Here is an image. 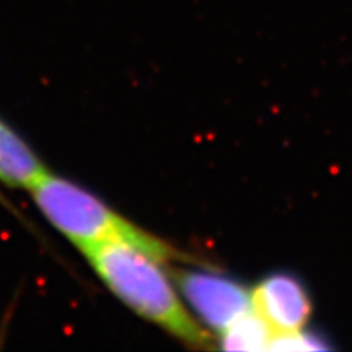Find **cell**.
Returning <instances> with one entry per match:
<instances>
[{
	"mask_svg": "<svg viewBox=\"0 0 352 352\" xmlns=\"http://www.w3.org/2000/svg\"><path fill=\"white\" fill-rule=\"evenodd\" d=\"M82 254L104 287L134 314L186 344H209L210 334L191 315L160 258L127 241H103Z\"/></svg>",
	"mask_w": 352,
	"mask_h": 352,
	"instance_id": "obj_1",
	"label": "cell"
},
{
	"mask_svg": "<svg viewBox=\"0 0 352 352\" xmlns=\"http://www.w3.org/2000/svg\"><path fill=\"white\" fill-rule=\"evenodd\" d=\"M25 191L44 220L80 253L103 241H127L165 263L179 256L165 240L135 226L82 184L50 168Z\"/></svg>",
	"mask_w": 352,
	"mask_h": 352,
	"instance_id": "obj_2",
	"label": "cell"
},
{
	"mask_svg": "<svg viewBox=\"0 0 352 352\" xmlns=\"http://www.w3.org/2000/svg\"><path fill=\"white\" fill-rule=\"evenodd\" d=\"M176 284L189 310L219 333L253 310L252 290L230 277L209 271H182Z\"/></svg>",
	"mask_w": 352,
	"mask_h": 352,
	"instance_id": "obj_3",
	"label": "cell"
},
{
	"mask_svg": "<svg viewBox=\"0 0 352 352\" xmlns=\"http://www.w3.org/2000/svg\"><path fill=\"white\" fill-rule=\"evenodd\" d=\"M253 310L274 334L302 331L311 316V300L297 277L271 274L252 290Z\"/></svg>",
	"mask_w": 352,
	"mask_h": 352,
	"instance_id": "obj_4",
	"label": "cell"
},
{
	"mask_svg": "<svg viewBox=\"0 0 352 352\" xmlns=\"http://www.w3.org/2000/svg\"><path fill=\"white\" fill-rule=\"evenodd\" d=\"M47 166L21 135L0 118V183L26 189Z\"/></svg>",
	"mask_w": 352,
	"mask_h": 352,
	"instance_id": "obj_5",
	"label": "cell"
},
{
	"mask_svg": "<svg viewBox=\"0 0 352 352\" xmlns=\"http://www.w3.org/2000/svg\"><path fill=\"white\" fill-rule=\"evenodd\" d=\"M274 331L254 310L241 315L220 331V347L226 351H270Z\"/></svg>",
	"mask_w": 352,
	"mask_h": 352,
	"instance_id": "obj_6",
	"label": "cell"
},
{
	"mask_svg": "<svg viewBox=\"0 0 352 352\" xmlns=\"http://www.w3.org/2000/svg\"><path fill=\"white\" fill-rule=\"evenodd\" d=\"M0 204H2V206H3V208H6V209L8 210V212H10L12 215H15V217H19V219H20V222H21V223H23V226H26V227H28V228H32V230H34V228H33V226H32V223H30V222H28V219H25V215H23V214H21L19 209H16V206H15V204H13V202H12L10 199H8V197H6V196H3L2 189H0Z\"/></svg>",
	"mask_w": 352,
	"mask_h": 352,
	"instance_id": "obj_7",
	"label": "cell"
}]
</instances>
